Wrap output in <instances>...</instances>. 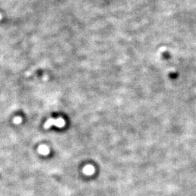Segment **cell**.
Segmentation results:
<instances>
[{
    "label": "cell",
    "mask_w": 196,
    "mask_h": 196,
    "mask_svg": "<svg viewBox=\"0 0 196 196\" xmlns=\"http://www.w3.org/2000/svg\"><path fill=\"white\" fill-rule=\"evenodd\" d=\"M21 121H22V119H21L20 117H16V118H15L14 122L15 124H20L21 122Z\"/></svg>",
    "instance_id": "obj_3"
},
{
    "label": "cell",
    "mask_w": 196,
    "mask_h": 196,
    "mask_svg": "<svg viewBox=\"0 0 196 196\" xmlns=\"http://www.w3.org/2000/svg\"><path fill=\"white\" fill-rule=\"evenodd\" d=\"M38 152L39 153H41V154H42V155H47L49 152V148H48L46 146V145H41L38 149Z\"/></svg>",
    "instance_id": "obj_2"
},
{
    "label": "cell",
    "mask_w": 196,
    "mask_h": 196,
    "mask_svg": "<svg viewBox=\"0 0 196 196\" xmlns=\"http://www.w3.org/2000/svg\"><path fill=\"white\" fill-rule=\"evenodd\" d=\"M66 124V122H65V121L64 119H49L45 123V124H44V128L45 129H48V128H49L51 126H53V125H55V126H58V127H63Z\"/></svg>",
    "instance_id": "obj_1"
}]
</instances>
